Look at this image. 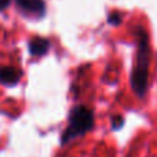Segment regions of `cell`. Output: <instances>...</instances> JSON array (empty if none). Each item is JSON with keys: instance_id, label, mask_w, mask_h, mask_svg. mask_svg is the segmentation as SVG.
<instances>
[{"instance_id": "cell-1", "label": "cell", "mask_w": 157, "mask_h": 157, "mask_svg": "<svg viewBox=\"0 0 157 157\" xmlns=\"http://www.w3.org/2000/svg\"><path fill=\"white\" fill-rule=\"evenodd\" d=\"M136 37V57L135 65L131 71V88L138 98H144L149 88V71L150 61H152V48L150 40L146 29L141 25L135 26L134 29Z\"/></svg>"}, {"instance_id": "cell-2", "label": "cell", "mask_w": 157, "mask_h": 157, "mask_svg": "<svg viewBox=\"0 0 157 157\" xmlns=\"http://www.w3.org/2000/svg\"><path fill=\"white\" fill-rule=\"evenodd\" d=\"M94 112L84 105H76L71 109L68 117V125L61 134V145H66L71 141L86 135L94 128Z\"/></svg>"}, {"instance_id": "cell-3", "label": "cell", "mask_w": 157, "mask_h": 157, "mask_svg": "<svg viewBox=\"0 0 157 157\" xmlns=\"http://www.w3.org/2000/svg\"><path fill=\"white\" fill-rule=\"evenodd\" d=\"M22 14L28 17L43 18L46 15V2L44 0H15Z\"/></svg>"}, {"instance_id": "cell-4", "label": "cell", "mask_w": 157, "mask_h": 157, "mask_svg": "<svg viewBox=\"0 0 157 157\" xmlns=\"http://www.w3.org/2000/svg\"><path fill=\"white\" fill-rule=\"evenodd\" d=\"M50 47H51V43H50L48 39L36 36V37H33V39L29 40L28 51H29V54L33 55V57H41V55L47 54V51L50 50Z\"/></svg>"}, {"instance_id": "cell-5", "label": "cell", "mask_w": 157, "mask_h": 157, "mask_svg": "<svg viewBox=\"0 0 157 157\" xmlns=\"http://www.w3.org/2000/svg\"><path fill=\"white\" fill-rule=\"evenodd\" d=\"M21 71L14 66H0V83L4 86H15L21 80Z\"/></svg>"}, {"instance_id": "cell-6", "label": "cell", "mask_w": 157, "mask_h": 157, "mask_svg": "<svg viewBox=\"0 0 157 157\" xmlns=\"http://www.w3.org/2000/svg\"><path fill=\"white\" fill-rule=\"evenodd\" d=\"M106 22H108L109 25H112V26H119L123 22V14L116 10L110 11V13L108 14V17H106Z\"/></svg>"}, {"instance_id": "cell-7", "label": "cell", "mask_w": 157, "mask_h": 157, "mask_svg": "<svg viewBox=\"0 0 157 157\" xmlns=\"http://www.w3.org/2000/svg\"><path fill=\"white\" fill-rule=\"evenodd\" d=\"M124 123H125V119L121 116V114H114L112 116V120H110V125H112V130L113 131H119L124 127Z\"/></svg>"}, {"instance_id": "cell-8", "label": "cell", "mask_w": 157, "mask_h": 157, "mask_svg": "<svg viewBox=\"0 0 157 157\" xmlns=\"http://www.w3.org/2000/svg\"><path fill=\"white\" fill-rule=\"evenodd\" d=\"M11 0H0V11H3L6 7H8Z\"/></svg>"}]
</instances>
